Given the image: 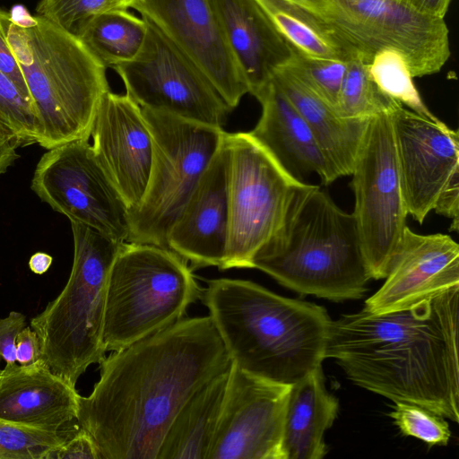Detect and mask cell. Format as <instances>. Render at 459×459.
<instances>
[{"label":"cell","instance_id":"28","mask_svg":"<svg viewBox=\"0 0 459 459\" xmlns=\"http://www.w3.org/2000/svg\"><path fill=\"white\" fill-rule=\"evenodd\" d=\"M368 64L359 56L346 61L345 74L333 108L340 117L370 119L380 114H391L402 105L377 87L368 73Z\"/></svg>","mask_w":459,"mask_h":459},{"label":"cell","instance_id":"10","mask_svg":"<svg viewBox=\"0 0 459 459\" xmlns=\"http://www.w3.org/2000/svg\"><path fill=\"white\" fill-rule=\"evenodd\" d=\"M225 146L229 229L221 270L252 268L255 255L281 226L305 182L290 176L248 132H226Z\"/></svg>","mask_w":459,"mask_h":459},{"label":"cell","instance_id":"11","mask_svg":"<svg viewBox=\"0 0 459 459\" xmlns=\"http://www.w3.org/2000/svg\"><path fill=\"white\" fill-rule=\"evenodd\" d=\"M350 176L352 212L370 279L386 277L407 227L408 211L391 114L370 118Z\"/></svg>","mask_w":459,"mask_h":459},{"label":"cell","instance_id":"45","mask_svg":"<svg viewBox=\"0 0 459 459\" xmlns=\"http://www.w3.org/2000/svg\"><path fill=\"white\" fill-rule=\"evenodd\" d=\"M0 371H1V369H0Z\"/></svg>","mask_w":459,"mask_h":459},{"label":"cell","instance_id":"37","mask_svg":"<svg viewBox=\"0 0 459 459\" xmlns=\"http://www.w3.org/2000/svg\"><path fill=\"white\" fill-rule=\"evenodd\" d=\"M433 210L436 213L451 219V230L458 231L459 174L455 175L442 190Z\"/></svg>","mask_w":459,"mask_h":459},{"label":"cell","instance_id":"13","mask_svg":"<svg viewBox=\"0 0 459 459\" xmlns=\"http://www.w3.org/2000/svg\"><path fill=\"white\" fill-rule=\"evenodd\" d=\"M30 188L69 221L116 240L128 241L129 210L89 140H75L48 150L35 168Z\"/></svg>","mask_w":459,"mask_h":459},{"label":"cell","instance_id":"2","mask_svg":"<svg viewBox=\"0 0 459 459\" xmlns=\"http://www.w3.org/2000/svg\"><path fill=\"white\" fill-rule=\"evenodd\" d=\"M459 286L388 313L331 325L325 359L355 385L459 421Z\"/></svg>","mask_w":459,"mask_h":459},{"label":"cell","instance_id":"24","mask_svg":"<svg viewBox=\"0 0 459 459\" xmlns=\"http://www.w3.org/2000/svg\"><path fill=\"white\" fill-rule=\"evenodd\" d=\"M338 410V399L325 388L322 365L292 384L284 418V459H322L327 453L325 432Z\"/></svg>","mask_w":459,"mask_h":459},{"label":"cell","instance_id":"4","mask_svg":"<svg viewBox=\"0 0 459 459\" xmlns=\"http://www.w3.org/2000/svg\"><path fill=\"white\" fill-rule=\"evenodd\" d=\"M0 31L30 92L37 143L49 150L89 140L100 101L110 90L107 68L77 36L23 6L0 8Z\"/></svg>","mask_w":459,"mask_h":459},{"label":"cell","instance_id":"5","mask_svg":"<svg viewBox=\"0 0 459 459\" xmlns=\"http://www.w3.org/2000/svg\"><path fill=\"white\" fill-rule=\"evenodd\" d=\"M252 268L290 290L333 301L360 299L370 279L353 214L307 183L281 226L255 255Z\"/></svg>","mask_w":459,"mask_h":459},{"label":"cell","instance_id":"35","mask_svg":"<svg viewBox=\"0 0 459 459\" xmlns=\"http://www.w3.org/2000/svg\"><path fill=\"white\" fill-rule=\"evenodd\" d=\"M100 459V454L93 437L79 427L74 433L47 459Z\"/></svg>","mask_w":459,"mask_h":459},{"label":"cell","instance_id":"15","mask_svg":"<svg viewBox=\"0 0 459 459\" xmlns=\"http://www.w3.org/2000/svg\"><path fill=\"white\" fill-rule=\"evenodd\" d=\"M130 8L202 71L231 110L248 93L210 0H136Z\"/></svg>","mask_w":459,"mask_h":459},{"label":"cell","instance_id":"36","mask_svg":"<svg viewBox=\"0 0 459 459\" xmlns=\"http://www.w3.org/2000/svg\"><path fill=\"white\" fill-rule=\"evenodd\" d=\"M26 325V316L21 312L11 311L0 318V361L5 365L16 363V339Z\"/></svg>","mask_w":459,"mask_h":459},{"label":"cell","instance_id":"12","mask_svg":"<svg viewBox=\"0 0 459 459\" xmlns=\"http://www.w3.org/2000/svg\"><path fill=\"white\" fill-rule=\"evenodd\" d=\"M143 18V17H142ZM138 55L113 69L140 108L222 128L232 111L202 73L153 23Z\"/></svg>","mask_w":459,"mask_h":459},{"label":"cell","instance_id":"27","mask_svg":"<svg viewBox=\"0 0 459 459\" xmlns=\"http://www.w3.org/2000/svg\"><path fill=\"white\" fill-rule=\"evenodd\" d=\"M281 35L306 56L348 60L347 53L325 31L284 0H257Z\"/></svg>","mask_w":459,"mask_h":459},{"label":"cell","instance_id":"41","mask_svg":"<svg viewBox=\"0 0 459 459\" xmlns=\"http://www.w3.org/2000/svg\"><path fill=\"white\" fill-rule=\"evenodd\" d=\"M417 11L438 18H445L453 0H400Z\"/></svg>","mask_w":459,"mask_h":459},{"label":"cell","instance_id":"25","mask_svg":"<svg viewBox=\"0 0 459 459\" xmlns=\"http://www.w3.org/2000/svg\"><path fill=\"white\" fill-rule=\"evenodd\" d=\"M229 375L230 368L213 377L184 404L163 438L157 459L207 458Z\"/></svg>","mask_w":459,"mask_h":459},{"label":"cell","instance_id":"31","mask_svg":"<svg viewBox=\"0 0 459 459\" xmlns=\"http://www.w3.org/2000/svg\"><path fill=\"white\" fill-rule=\"evenodd\" d=\"M67 437L0 420V459H47Z\"/></svg>","mask_w":459,"mask_h":459},{"label":"cell","instance_id":"39","mask_svg":"<svg viewBox=\"0 0 459 459\" xmlns=\"http://www.w3.org/2000/svg\"><path fill=\"white\" fill-rule=\"evenodd\" d=\"M41 359V347L36 332L24 327L16 339V361L20 365H30Z\"/></svg>","mask_w":459,"mask_h":459},{"label":"cell","instance_id":"26","mask_svg":"<svg viewBox=\"0 0 459 459\" xmlns=\"http://www.w3.org/2000/svg\"><path fill=\"white\" fill-rule=\"evenodd\" d=\"M147 24L128 9L112 8L95 17L78 38L106 68L134 59L142 49Z\"/></svg>","mask_w":459,"mask_h":459},{"label":"cell","instance_id":"40","mask_svg":"<svg viewBox=\"0 0 459 459\" xmlns=\"http://www.w3.org/2000/svg\"><path fill=\"white\" fill-rule=\"evenodd\" d=\"M22 146L26 145L18 135L13 137L0 136V175L5 173L8 168L20 157L17 150Z\"/></svg>","mask_w":459,"mask_h":459},{"label":"cell","instance_id":"20","mask_svg":"<svg viewBox=\"0 0 459 459\" xmlns=\"http://www.w3.org/2000/svg\"><path fill=\"white\" fill-rule=\"evenodd\" d=\"M81 395L41 358L30 365H5L0 371V420L57 432L76 420Z\"/></svg>","mask_w":459,"mask_h":459},{"label":"cell","instance_id":"29","mask_svg":"<svg viewBox=\"0 0 459 459\" xmlns=\"http://www.w3.org/2000/svg\"><path fill=\"white\" fill-rule=\"evenodd\" d=\"M368 73L388 97L418 115L437 118L424 103L408 63L400 52L389 48L377 52L368 64Z\"/></svg>","mask_w":459,"mask_h":459},{"label":"cell","instance_id":"22","mask_svg":"<svg viewBox=\"0 0 459 459\" xmlns=\"http://www.w3.org/2000/svg\"><path fill=\"white\" fill-rule=\"evenodd\" d=\"M256 100L262 115L248 133L290 176L304 182L315 173L324 185L341 178L306 120L273 79Z\"/></svg>","mask_w":459,"mask_h":459},{"label":"cell","instance_id":"42","mask_svg":"<svg viewBox=\"0 0 459 459\" xmlns=\"http://www.w3.org/2000/svg\"><path fill=\"white\" fill-rule=\"evenodd\" d=\"M53 262V257L45 252L34 253L29 260V268L35 274L41 275L48 271Z\"/></svg>","mask_w":459,"mask_h":459},{"label":"cell","instance_id":"33","mask_svg":"<svg viewBox=\"0 0 459 459\" xmlns=\"http://www.w3.org/2000/svg\"><path fill=\"white\" fill-rule=\"evenodd\" d=\"M108 9L110 0H39L36 13L78 37L93 17Z\"/></svg>","mask_w":459,"mask_h":459},{"label":"cell","instance_id":"30","mask_svg":"<svg viewBox=\"0 0 459 459\" xmlns=\"http://www.w3.org/2000/svg\"><path fill=\"white\" fill-rule=\"evenodd\" d=\"M346 61L309 56L292 48V56L284 66L317 97L334 108Z\"/></svg>","mask_w":459,"mask_h":459},{"label":"cell","instance_id":"17","mask_svg":"<svg viewBox=\"0 0 459 459\" xmlns=\"http://www.w3.org/2000/svg\"><path fill=\"white\" fill-rule=\"evenodd\" d=\"M92 149L124 199L129 214L142 202L152 163V139L141 108L126 94L110 90L93 120Z\"/></svg>","mask_w":459,"mask_h":459},{"label":"cell","instance_id":"9","mask_svg":"<svg viewBox=\"0 0 459 459\" xmlns=\"http://www.w3.org/2000/svg\"><path fill=\"white\" fill-rule=\"evenodd\" d=\"M152 139L148 186L130 212L127 242L167 247L169 231L221 146L222 128L141 108Z\"/></svg>","mask_w":459,"mask_h":459},{"label":"cell","instance_id":"18","mask_svg":"<svg viewBox=\"0 0 459 459\" xmlns=\"http://www.w3.org/2000/svg\"><path fill=\"white\" fill-rule=\"evenodd\" d=\"M459 286V246L448 235L406 227L384 284L366 301L372 314L401 310Z\"/></svg>","mask_w":459,"mask_h":459},{"label":"cell","instance_id":"44","mask_svg":"<svg viewBox=\"0 0 459 459\" xmlns=\"http://www.w3.org/2000/svg\"><path fill=\"white\" fill-rule=\"evenodd\" d=\"M136 0H110V7L128 9Z\"/></svg>","mask_w":459,"mask_h":459},{"label":"cell","instance_id":"21","mask_svg":"<svg viewBox=\"0 0 459 459\" xmlns=\"http://www.w3.org/2000/svg\"><path fill=\"white\" fill-rule=\"evenodd\" d=\"M210 1L248 93L257 99L274 71L290 60L292 48L257 0Z\"/></svg>","mask_w":459,"mask_h":459},{"label":"cell","instance_id":"8","mask_svg":"<svg viewBox=\"0 0 459 459\" xmlns=\"http://www.w3.org/2000/svg\"><path fill=\"white\" fill-rule=\"evenodd\" d=\"M294 6L349 58L359 56L370 63L377 52L394 49L404 56L415 78L438 73L451 55L445 18L400 0H326L318 10Z\"/></svg>","mask_w":459,"mask_h":459},{"label":"cell","instance_id":"34","mask_svg":"<svg viewBox=\"0 0 459 459\" xmlns=\"http://www.w3.org/2000/svg\"><path fill=\"white\" fill-rule=\"evenodd\" d=\"M0 120L10 126L25 145L37 143L38 123L33 106L1 70Z\"/></svg>","mask_w":459,"mask_h":459},{"label":"cell","instance_id":"7","mask_svg":"<svg viewBox=\"0 0 459 459\" xmlns=\"http://www.w3.org/2000/svg\"><path fill=\"white\" fill-rule=\"evenodd\" d=\"M203 290L188 263L169 248L125 242L112 264L103 324L106 351H117L184 317Z\"/></svg>","mask_w":459,"mask_h":459},{"label":"cell","instance_id":"6","mask_svg":"<svg viewBox=\"0 0 459 459\" xmlns=\"http://www.w3.org/2000/svg\"><path fill=\"white\" fill-rule=\"evenodd\" d=\"M74 261L66 284L30 319L50 369L75 386L80 377L106 354L103 324L109 272L125 242L70 221Z\"/></svg>","mask_w":459,"mask_h":459},{"label":"cell","instance_id":"1","mask_svg":"<svg viewBox=\"0 0 459 459\" xmlns=\"http://www.w3.org/2000/svg\"><path fill=\"white\" fill-rule=\"evenodd\" d=\"M76 420L100 459H157L184 404L231 360L209 316L182 317L105 357Z\"/></svg>","mask_w":459,"mask_h":459},{"label":"cell","instance_id":"23","mask_svg":"<svg viewBox=\"0 0 459 459\" xmlns=\"http://www.w3.org/2000/svg\"><path fill=\"white\" fill-rule=\"evenodd\" d=\"M273 80L306 120L322 152L340 176H350L370 119L340 117L284 65L274 71Z\"/></svg>","mask_w":459,"mask_h":459},{"label":"cell","instance_id":"43","mask_svg":"<svg viewBox=\"0 0 459 459\" xmlns=\"http://www.w3.org/2000/svg\"><path fill=\"white\" fill-rule=\"evenodd\" d=\"M291 4L308 10H318L326 0H284Z\"/></svg>","mask_w":459,"mask_h":459},{"label":"cell","instance_id":"19","mask_svg":"<svg viewBox=\"0 0 459 459\" xmlns=\"http://www.w3.org/2000/svg\"><path fill=\"white\" fill-rule=\"evenodd\" d=\"M227 167L224 137L169 231L168 248L190 264L192 271L223 264L229 229Z\"/></svg>","mask_w":459,"mask_h":459},{"label":"cell","instance_id":"32","mask_svg":"<svg viewBox=\"0 0 459 459\" xmlns=\"http://www.w3.org/2000/svg\"><path fill=\"white\" fill-rule=\"evenodd\" d=\"M390 417L403 435L429 445L446 446L451 437L449 426L443 417L414 403L396 402Z\"/></svg>","mask_w":459,"mask_h":459},{"label":"cell","instance_id":"16","mask_svg":"<svg viewBox=\"0 0 459 459\" xmlns=\"http://www.w3.org/2000/svg\"><path fill=\"white\" fill-rule=\"evenodd\" d=\"M404 200L421 224L442 190L459 174V135L440 119L401 105L391 113Z\"/></svg>","mask_w":459,"mask_h":459},{"label":"cell","instance_id":"3","mask_svg":"<svg viewBox=\"0 0 459 459\" xmlns=\"http://www.w3.org/2000/svg\"><path fill=\"white\" fill-rule=\"evenodd\" d=\"M201 299L231 362L248 374L292 385L325 359L333 320L322 306L230 278L209 281Z\"/></svg>","mask_w":459,"mask_h":459},{"label":"cell","instance_id":"38","mask_svg":"<svg viewBox=\"0 0 459 459\" xmlns=\"http://www.w3.org/2000/svg\"><path fill=\"white\" fill-rule=\"evenodd\" d=\"M0 70L14 83L22 95L32 104L21 68L0 31ZM33 106V105H32Z\"/></svg>","mask_w":459,"mask_h":459},{"label":"cell","instance_id":"14","mask_svg":"<svg viewBox=\"0 0 459 459\" xmlns=\"http://www.w3.org/2000/svg\"><path fill=\"white\" fill-rule=\"evenodd\" d=\"M290 386L248 374L231 362L206 459H284L283 427Z\"/></svg>","mask_w":459,"mask_h":459}]
</instances>
